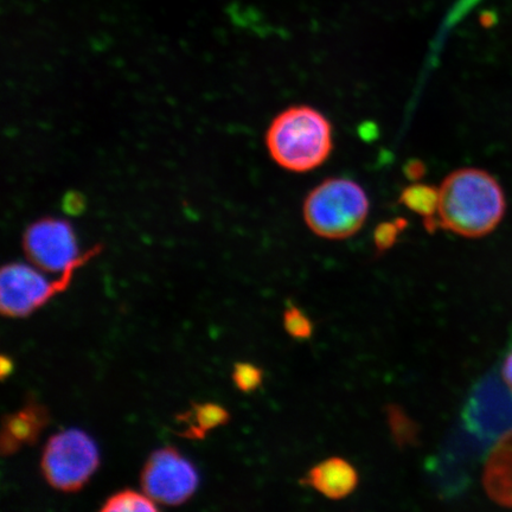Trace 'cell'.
<instances>
[{
    "label": "cell",
    "mask_w": 512,
    "mask_h": 512,
    "mask_svg": "<svg viewBox=\"0 0 512 512\" xmlns=\"http://www.w3.org/2000/svg\"><path fill=\"white\" fill-rule=\"evenodd\" d=\"M425 165L415 160V162L408 163L406 166V175L413 181H419V179L425 175Z\"/></svg>",
    "instance_id": "obj_18"
},
{
    "label": "cell",
    "mask_w": 512,
    "mask_h": 512,
    "mask_svg": "<svg viewBox=\"0 0 512 512\" xmlns=\"http://www.w3.org/2000/svg\"><path fill=\"white\" fill-rule=\"evenodd\" d=\"M266 146L281 168L303 174L319 168L330 157L334 133L328 118L316 108L292 106L268 127Z\"/></svg>",
    "instance_id": "obj_2"
},
{
    "label": "cell",
    "mask_w": 512,
    "mask_h": 512,
    "mask_svg": "<svg viewBox=\"0 0 512 512\" xmlns=\"http://www.w3.org/2000/svg\"><path fill=\"white\" fill-rule=\"evenodd\" d=\"M303 483L332 501H341L360 483L355 466L341 457H331L311 467Z\"/></svg>",
    "instance_id": "obj_9"
},
{
    "label": "cell",
    "mask_w": 512,
    "mask_h": 512,
    "mask_svg": "<svg viewBox=\"0 0 512 512\" xmlns=\"http://www.w3.org/2000/svg\"><path fill=\"white\" fill-rule=\"evenodd\" d=\"M99 465L100 456L94 440L75 428L54 434L43 448V477L51 488L62 492L81 490Z\"/></svg>",
    "instance_id": "obj_4"
},
{
    "label": "cell",
    "mask_w": 512,
    "mask_h": 512,
    "mask_svg": "<svg viewBox=\"0 0 512 512\" xmlns=\"http://www.w3.org/2000/svg\"><path fill=\"white\" fill-rule=\"evenodd\" d=\"M507 200L488 171H453L439 188L438 226L467 239L489 235L502 222Z\"/></svg>",
    "instance_id": "obj_1"
},
{
    "label": "cell",
    "mask_w": 512,
    "mask_h": 512,
    "mask_svg": "<svg viewBox=\"0 0 512 512\" xmlns=\"http://www.w3.org/2000/svg\"><path fill=\"white\" fill-rule=\"evenodd\" d=\"M407 227V222L403 220H395L393 222H384L376 228L374 233V242L377 252H387L389 248H392L402 230Z\"/></svg>",
    "instance_id": "obj_16"
},
{
    "label": "cell",
    "mask_w": 512,
    "mask_h": 512,
    "mask_svg": "<svg viewBox=\"0 0 512 512\" xmlns=\"http://www.w3.org/2000/svg\"><path fill=\"white\" fill-rule=\"evenodd\" d=\"M502 375L505 384H507L508 388L512 392V351L510 352L508 357L505 358L502 368Z\"/></svg>",
    "instance_id": "obj_19"
},
{
    "label": "cell",
    "mask_w": 512,
    "mask_h": 512,
    "mask_svg": "<svg viewBox=\"0 0 512 512\" xmlns=\"http://www.w3.org/2000/svg\"><path fill=\"white\" fill-rule=\"evenodd\" d=\"M183 431L177 433L179 437L190 440H203L210 431L217 427L227 425L230 414L227 409L213 402L191 403L189 411L176 416Z\"/></svg>",
    "instance_id": "obj_10"
},
{
    "label": "cell",
    "mask_w": 512,
    "mask_h": 512,
    "mask_svg": "<svg viewBox=\"0 0 512 512\" xmlns=\"http://www.w3.org/2000/svg\"><path fill=\"white\" fill-rule=\"evenodd\" d=\"M23 248L32 266L51 274H62L70 267L86 265L101 252V247L96 246L81 255L72 224L55 217L31 223L23 235Z\"/></svg>",
    "instance_id": "obj_5"
},
{
    "label": "cell",
    "mask_w": 512,
    "mask_h": 512,
    "mask_svg": "<svg viewBox=\"0 0 512 512\" xmlns=\"http://www.w3.org/2000/svg\"><path fill=\"white\" fill-rule=\"evenodd\" d=\"M233 381L242 393H253L264 381V371L248 362L235 363Z\"/></svg>",
    "instance_id": "obj_15"
},
{
    "label": "cell",
    "mask_w": 512,
    "mask_h": 512,
    "mask_svg": "<svg viewBox=\"0 0 512 512\" xmlns=\"http://www.w3.org/2000/svg\"><path fill=\"white\" fill-rule=\"evenodd\" d=\"M82 265L68 268L59 279L49 280L30 265H5L0 272V311L8 318H24L41 309L57 293L66 291L75 271Z\"/></svg>",
    "instance_id": "obj_6"
},
{
    "label": "cell",
    "mask_w": 512,
    "mask_h": 512,
    "mask_svg": "<svg viewBox=\"0 0 512 512\" xmlns=\"http://www.w3.org/2000/svg\"><path fill=\"white\" fill-rule=\"evenodd\" d=\"M156 503L149 496L133 490H123L112 495L102 505V512L157 511Z\"/></svg>",
    "instance_id": "obj_12"
},
{
    "label": "cell",
    "mask_w": 512,
    "mask_h": 512,
    "mask_svg": "<svg viewBox=\"0 0 512 512\" xmlns=\"http://www.w3.org/2000/svg\"><path fill=\"white\" fill-rule=\"evenodd\" d=\"M48 424V408L32 398L16 413L4 416L0 434L3 456H12L24 446H34Z\"/></svg>",
    "instance_id": "obj_8"
},
{
    "label": "cell",
    "mask_w": 512,
    "mask_h": 512,
    "mask_svg": "<svg viewBox=\"0 0 512 512\" xmlns=\"http://www.w3.org/2000/svg\"><path fill=\"white\" fill-rule=\"evenodd\" d=\"M390 431L399 446H407L414 443L418 435V427L408 418L407 414L398 407L388 409Z\"/></svg>",
    "instance_id": "obj_13"
},
{
    "label": "cell",
    "mask_w": 512,
    "mask_h": 512,
    "mask_svg": "<svg viewBox=\"0 0 512 512\" xmlns=\"http://www.w3.org/2000/svg\"><path fill=\"white\" fill-rule=\"evenodd\" d=\"M140 484L156 504L177 507L194 496L197 471L174 447L159 448L146 460Z\"/></svg>",
    "instance_id": "obj_7"
},
{
    "label": "cell",
    "mask_w": 512,
    "mask_h": 512,
    "mask_svg": "<svg viewBox=\"0 0 512 512\" xmlns=\"http://www.w3.org/2000/svg\"><path fill=\"white\" fill-rule=\"evenodd\" d=\"M400 203L424 219L427 230L439 228L438 215L439 189L430 184L414 183L408 185L400 195Z\"/></svg>",
    "instance_id": "obj_11"
},
{
    "label": "cell",
    "mask_w": 512,
    "mask_h": 512,
    "mask_svg": "<svg viewBox=\"0 0 512 512\" xmlns=\"http://www.w3.org/2000/svg\"><path fill=\"white\" fill-rule=\"evenodd\" d=\"M12 369H14V363H12L11 358L5 355L0 357V377H2V380H5L11 374Z\"/></svg>",
    "instance_id": "obj_20"
},
{
    "label": "cell",
    "mask_w": 512,
    "mask_h": 512,
    "mask_svg": "<svg viewBox=\"0 0 512 512\" xmlns=\"http://www.w3.org/2000/svg\"><path fill=\"white\" fill-rule=\"evenodd\" d=\"M369 210V197L360 184L348 178H329L306 196L303 214L313 234L335 241L360 232Z\"/></svg>",
    "instance_id": "obj_3"
},
{
    "label": "cell",
    "mask_w": 512,
    "mask_h": 512,
    "mask_svg": "<svg viewBox=\"0 0 512 512\" xmlns=\"http://www.w3.org/2000/svg\"><path fill=\"white\" fill-rule=\"evenodd\" d=\"M85 207V201L80 197L79 194H68L66 200H64V209L68 211L70 214H79L80 211Z\"/></svg>",
    "instance_id": "obj_17"
},
{
    "label": "cell",
    "mask_w": 512,
    "mask_h": 512,
    "mask_svg": "<svg viewBox=\"0 0 512 512\" xmlns=\"http://www.w3.org/2000/svg\"><path fill=\"white\" fill-rule=\"evenodd\" d=\"M284 328L287 335L297 341H306L313 335L312 320L296 305H290L285 310Z\"/></svg>",
    "instance_id": "obj_14"
}]
</instances>
